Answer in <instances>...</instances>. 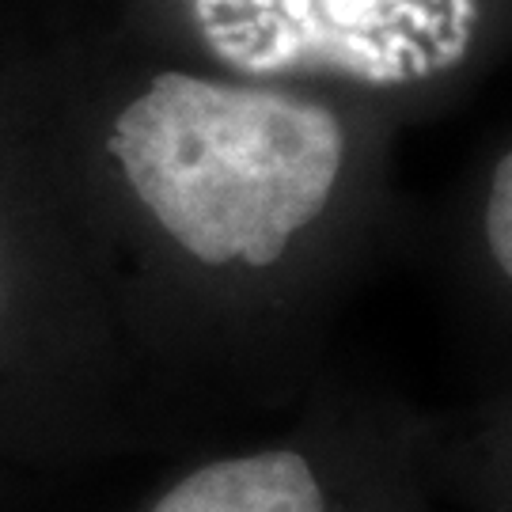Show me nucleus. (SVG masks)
Segmentation results:
<instances>
[{"label": "nucleus", "instance_id": "f03ea898", "mask_svg": "<svg viewBox=\"0 0 512 512\" xmlns=\"http://www.w3.org/2000/svg\"><path fill=\"white\" fill-rule=\"evenodd\" d=\"M194 19L232 69H334L365 84L433 76L429 46L452 35L448 8L429 0H194Z\"/></svg>", "mask_w": 512, "mask_h": 512}, {"label": "nucleus", "instance_id": "f257e3e1", "mask_svg": "<svg viewBox=\"0 0 512 512\" xmlns=\"http://www.w3.org/2000/svg\"><path fill=\"white\" fill-rule=\"evenodd\" d=\"M110 152L205 266H270L327 209L346 137L308 99L164 73L118 114Z\"/></svg>", "mask_w": 512, "mask_h": 512}, {"label": "nucleus", "instance_id": "7ed1b4c3", "mask_svg": "<svg viewBox=\"0 0 512 512\" xmlns=\"http://www.w3.org/2000/svg\"><path fill=\"white\" fill-rule=\"evenodd\" d=\"M152 512H327V501L308 459L262 452L194 471Z\"/></svg>", "mask_w": 512, "mask_h": 512}, {"label": "nucleus", "instance_id": "20e7f679", "mask_svg": "<svg viewBox=\"0 0 512 512\" xmlns=\"http://www.w3.org/2000/svg\"><path fill=\"white\" fill-rule=\"evenodd\" d=\"M486 239L497 266L512 277V152L494 167L490 205H486Z\"/></svg>", "mask_w": 512, "mask_h": 512}]
</instances>
